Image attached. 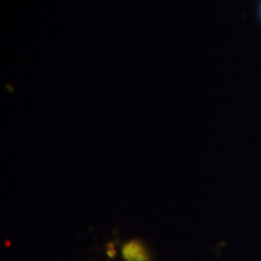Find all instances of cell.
Instances as JSON below:
<instances>
[{
  "mask_svg": "<svg viewBox=\"0 0 261 261\" xmlns=\"http://www.w3.org/2000/svg\"><path fill=\"white\" fill-rule=\"evenodd\" d=\"M123 255L128 261H146V254L139 243L130 242L123 248Z\"/></svg>",
  "mask_w": 261,
  "mask_h": 261,
  "instance_id": "1",
  "label": "cell"
},
{
  "mask_svg": "<svg viewBox=\"0 0 261 261\" xmlns=\"http://www.w3.org/2000/svg\"><path fill=\"white\" fill-rule=\"evenodd\" d=\"M257 15H259V19H260V22H261V0H260V3H259V8H257Z\"/></svg>",
  "mask_w": 261,
  "mask_h": 261,
  "instance_id": "2",
  "label": "cell"
}]
</instances>
